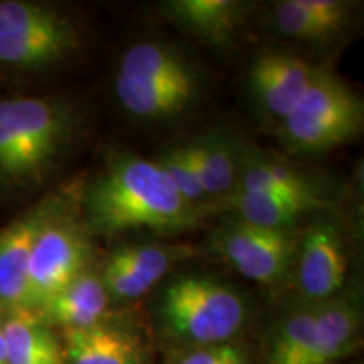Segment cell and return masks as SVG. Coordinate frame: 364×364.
<instances>
[{
  "mask_svg": "<svg viewBox=\"0 0 364 364\" xmlns=\"http://www.w3.org/2000/svg\"><path fill=\"white\" fill-rule=\"evenodd\" d=\"M332 364H334V363H332Z\"/></svg>",
  "mask_w": 364,
  "mask_h": 364,
  "instance_id": "cell-25",
  "label": "cell"
},
{
  "mask_svg": "<svg viewBox=\"0 0 364 364\" xmlns=\"http://www.w3.org/2000/svg\"><path fill=\"white\" fill-rule=\"evenodd\" d=\"M108 297L102 277L97 272L86 270L70 282L65 289L54 294L39 309L38 317L49 327L81 329L103 322L108 311Z\"/></svg>",
  "mask_w": 364,
  "mask_h": 364,
  "instance_id": "cell-12",
  "label": "cell"
},
{
  "mask_svg": "<svg viewBox=\"0 0 364 364\" xmlns=\"http://www.w3.org/2000/svg\"><path fill=\"white\" fill-rule=\"evenodd\" d=\"M172 364H248L247 354L228 343L196 346L179 354Z\"/></svg>",
  "mask_w": 364,
  "mask_h": 364,
  "instance_id": "cell-23",
  "label": "cell"
},
{
  "mask_svg": "<svg viewBox=\"0 0 364 364\" xmlns=\"http://www.w3.org/2000/svg\"><path fill=\"white\" fill-rule=\"evenodd\" d=\"M272 22L280 36L299 43L327 44L341 36L339 31L309 12L302 0L277 2L272 11Z\"/></svg>",
  "mask_w": 364,
  "mask_h": 364,
  "instance_id": "cell-21",
  "label": "cell"
},
{
  "mask_svg": "<svg viewBox=\"0 0 364 364\" xmlns=\"http://www.w3.org/2000/svg\"><path fill=\"white\" fill-rule=\"evenodd\" d=\"M364 105L351 86L326 68L294 112L280 122V136L295 152H326L351 142L363 132Z\"/></svg>",
  "mask_w": 364,
  "mask_h": 364,
  "instance_id": "cell-5",
  "label": "cell"
},
{
  "mask_svg": "<svg viewBox=\"0 0 364 364\" xmlns=\"http://www.w3.org/2000/svg\"><path fill=\"white\" fill-rule=\"evenodd\" d=\"M88 228L63 208L39 231L29 260V290L36 316L48 299L88 270Z\"/></svg>",
  "mask_w": 364,
  "mask_h": 364,
  "instance_id": "cell-7",
  "label": "cell"
},
{
  "mask_svg": "<svg viewBox=\"0 0 364 364\" xmlns=\"http://www.w3.org/2000/svg\"><path fill=\"white\" fill-rule=\"evenodd\" d=\"M201 75L189 58L161 41H139L120 59L115 78L118 103L142 122H169L201 97Z\"/></svg>",
  "mask_w": 364,
  "mask_h": 364,
  "instance_id": "cell-3",
  "label": "cell"
},
{
  "mask_svg": "<svg viewBox=\"0 0 364 364\" xmlns=\"http://www.w3.org/2000/svg\"><path fill=\"white\" fill-rule=\"evenodd\" d=\"M247 191H263V193L322 201L312 182H309L292 167L255 154L241 152L240 176L233 193H247Z\"/></svg>",
  "mask_w": 364,
  "mask_h": 364,
  "instance_id": "cell-18",
  "label": "cell"
},
{
  "mask_svg": "<svg viewBox=\"0 0 364 364\" xmlns=\"http://www.w3.org/2000/svg\"><path fill=\"white\" fill-rule=\"evenodd\" d=\"M83 48L78 22L49 4L0 0V68L46 71L70 61Z\"/></svg>",
  "mask_w": 364,
  "mask_h": 364,
  "instance_id": "cell-4",
  "label": "cell"
},
{
  "mask_svg": "<svg viewBox=\"0 0 364 364\" xmlns=\"http://www.w3.org/2000/svg\"><path fill=\"white\" fill-rule=\"evenodd\" d=\"M66 364H142L140 341L122 327L97 326L63 331Z\"/></svg>",
  "mask_w": 364,
  "mask_h": 364,
  "instance_id": "cell-14",
  "label": "cell"
},
{
  "mask_svg": "<svg viewBox=\"0 0 364 364\" xmlns=\"http://www.w3.org/2000/svg\"><path fill=\"white\" fill-rule=\"evenodd\" d=\"M81 113L63 97L0 98V186L38 188L75 140Z\"/></svg>",
  "mask_w": 364,
  "mask_h": 364,
  "instance_id": "cell-2",
  "label": "cell"
},
{
  "mask_svg": "<svg viewBox=\"0 0 364 364\" xmlns=\"http://www.w3.org/2000/svg\"><path fill=\"white\" fill-rule=\"evenodd\" d=\"M317 307L290 314L280 322L270 344V364H309L316 338Z\"/></svg>",
  "mask_w": 364,
  "mask_h": 364,
  "instance_id": "cell-19",
  "label": "cell"
},
{
  "mask_svg": "<svg viewBox=\"0 0 364 364\" xmlns=\"http://www.w3.org/2000/svg\"><path fill=\"white\" fill-rule=\"evenodd\" d=\"M208 199H223L238 182L241 150L225 132H208L186 142Z\"/></svg>",
  "mask_w": 364,
  "mask_h": 364,
  "instance_id": "cell-15",
  "label": "cell"
},
{
  "mask_svg": "<svg viewBox=\"0 0 364 364\" xmlns=\"http://www.w3.org/2000/svg\"><path fill=\"white\" fill-rule=\"evenodd\" d=\"M85 216L86 228L97 235H176L198 225L199 208L182 198L157 161L113 154L86 189Z\"/></svg>",
  "mask_w": 364,
  "mask_h": 364,
  "instance_id": "cell-1",
  "label": "cell"
},
{
  "mask_svg": "<svg viewBox=\"0 0 364 364\" xmlns=\"http://www.w3.org/2000/svg\"><path fill=\"white\" fill-rule=\"evenodd\" d=\"M65 208L61 196H51L0 230V314H29L36 307L29 290V260L39 231Z\"/></svg>",
  "mask_w": 364,
  "mask_h": 364,
  "instance_id": "cell-9",
  "label": "cell"
},
{
  "mask_svg": "<svg viewBox=\"0 0 364 364\" xmlns=\"http://www.w3.org/2000/svg\"><path fill=\"white\" fill-rule=\"evenodd\" d=\"M297 250L295 279L300 292L314 302L334 299L348 273V255L339 228L329 220L316 221Z\"/></svg>",
  "mask_w": 364,
  "mask_h": 364,
  "instance_id": "cell-11",
  "label": "cell"
},
{
  "mask_svg": "<svg viewBox=\"0 0 364 364\" xmlns=\"http://www.w3.org/2000/svg\"><path fill=\"white\" fill-rule=\"evenodd\" d=\"M211 240L213 248L245 279L263 285L284 279L297 255L292 230H268L241 220L220 226Z\"/></svg>",
  "mask_w": 364,
  "mask_h": 364,
  "instance_id": "cell-8",
  "label": "cell"
},
{
  "mask_svg": "<svg viewBox=\"0 0 364 364\" xmlns=\"http://www.w3.org/2000/svg\"><path fill=\"white\" fill-rule=\"evenodd\" d=\"M0 364H7V346L6 336H4L2 329V318H0Z\"/></svg>",
  "mask_w": 364,
  "mask_h": 364,
  "instance_id": "cell-24",
  "label": "cell"
},
{
  "mask_svg": "<svg viewBox=\"0 0 364 364\" xmlns=\"http://www.w3.org/2000/svg\"><path fill=\"white\" fill-rule=\"evenodd\" d=\"M186 252L188 248L184 247H166L156 243L125 245L117 248L105 265L135 273L150 287H154L177 260L184 257Z\"/></svg>",
  "mask_w": 364,
  "mask_h": 364,
  "instance_id": "cell-20",
  "label": "cell"
},
{
  "mask_svg": "<svg viewBox=\"0 0 364 364\" xmlns=\"http://www.w3.org/2000/svg\"><path fill=\"white\" fill-rule=\"evenodd\" d=\"M162 9L172 22L204 43L228 46L245 24L248 4L238 0H171Z\"/></svg>",
  "mask_w": 364,
  "mask_h": 364,
  "instance_id": "cell-13",
  "label": "cell"
},
{
  "mask_svg": "<svg viewBox=\"0 0 364 364\" xmlns=\"http://www.w3.org/2000/svg\"><path fill=\"white\" fill-rule=\"evenodd\" d=\"M228 203L236 211V220L268 230H292L300 216L324 204L314 199L292 198L263 191L233 193L228 196Z\"/></svg>",
  "mask_w": 364,
  "mask_h": 364,
  "instance_id": "cell-17",
  "label": "cell"
},
{
  "mask_svg": "<svg viewBox=\"0 0 364 364\" xmlns=\"http://www.w3.org/2000/svg\"><path fill=\"white\" fill-rule=\"evenodd\" d=\"M7 364H66L61 341L38 316L2 317Z\"/></svg>",
  "mask_w": 364,
  "mask_h": 364,
  "instance_id": "cell-16",
  "label": "cell"
},
{
  "mask_svg": "<svg viewBox=\"0 0 364 364\" xmlns=\"http://www.w3.org/2000/svg\"><path fill=\"white\" fill-rule=\"evenodd\" d=\"M157 164L169 176L172 184L189 204H193L194 208H201L208 201V196L193 166L188 145L179 144L164 150L161 157L157 159Z\"/></svg>",
  "mask_w": 364,
  "mask_h": 364,
  "instance_id": "cell-22",
  "label": "cell"
},
{
  "mask_svg": "<svg viewBox=\"0 0 364 364\" xmlns=\"http://www.w3.org/2000/svg\"><path fill=\"white\" fill-rule=\"evenodd\" d=\"M318 68L290 53H263L250 68V93L258 108L280 124L304 98Z\"/></svg>",
  "mask_w": 364,
  "mask_h": 364,
  "instance_id": "cell-10",
  "label": "cell"
},
{
  "mask_svg": "<svg viewBox=\"0 0 364 364\" xmlns=\"http://www.w3.org/2000/svg\"><path fill=\"white\" fill-rule=\"evenodd\" d=\"M161 316L177 338L196 346L223 344L243 326L245 302L221 282L182 277L164 290Z\"/></svg>",
  "mask_w": 364,
  "mask_h": 364,
  "instance_id": "cell-6",
  "label": "cell"
}]
</instances>
